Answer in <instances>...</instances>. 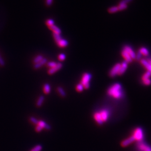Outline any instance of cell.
Wrapping results in <instances>:
<instances>
[{
    "label": "cell",
    "instance_id": "cell-9",
    "mask_svg": "<svg viewBox=\"0 0 151 151\" xmlns=\"http://www.w3.org/2000/svg\"><path fill=\"white\" fill-rule=\"evenodd\" d=\"M134 141H135V140L134 138L133 137V136L132 135L131 136L129 137L124 139V140H123L122 141L121 144V146L122 147H125L128 146L129 145H130L131 144L133 143Z\"/></svg>",
    "mask_w": 151,
    "mask_h": 151
},
{
    "label": "cell",
    "instance_id": "cell-12",
    "mask_svg": "<svg viewBox=\"0 0 151 151\" xmlns=\"http://www.w3.org/2000/svg\"><path fill=\"white\" fill-rule=\"evenodd\" d=\"M123 49H124L131 56V57L133 59H134L136 57V54H135L134 51L132 49L131 47L128 45H126L124 47Z\"/></svg>",
    "mask_w": 151,
    "mask_h": 151
},
{
    "label": "cell",
    "instance_id": "cell-19",
    "mask_svg": "<svg viewBox=\"0 0 151 151\" xmlns=\"http://www.w3.org/2000/svg\"><path fill=\"white\" fill-rule=\"evenodd\" d=\"M138 52L142 55L145 56H147L149 55V51L148 50V49L145 48V47H141L139 50Z\"/></svg>",
    "mask_w": 151,
    "mask_h": 151
},
{
    "label": "cell",
    "instance_id": "cell-23",
    "mask_svg": "<svg viewBox=\"0 0 151 151\" xmlns=\"http://www.w3.org/2000/svg\"><path fill=\"white\" fill-rule=\"evenodd\" d=\"M53 36L54 39L55 40L56 43L58 41H59L60 39H61L62 38L60 34L53 32Z\"/></svg>",
    "mask_w": 151,
    "mask_h": 151
},
{
    "label": "cell",
    "instance_id": "cell-16",
    "mask_svg": "<svg viewBox=\"0 0 151 151\" xmlns=\"http://www.w3.org/2000/svg\"><path fill=\"white\" fill-rule=\"evenodd\" d=\"M47 62V59L45 58H44L41 61L39 62L38 63L34 64V68L35 69H39L40 67H41L43 65H44L46 64Z\"/></svg>",
    "mask_w": 151,
    "mask_h": 151
},
{
    "label": "cell",
    "instance_id": "cell-24",
    "mask_svg": "<svg viewBox=\"0 0 151 151\" xmlns=\"http://www.w3.org/2000/svg\"><path fill=\"white\" fill-rule=\"evenodd\" d=\"M43 58L44 57L42 55H38L33 59V62L34 64H36L41 61Z\"/></svg>",
    "mask_w": 151,
    "mask_h": 151
},
{
    "label": "cell",
    "instance_id": "cell-34",
    "mask_svg": "<svg viewBox=\"0 0 151 151\" xmlns=\"http://www.w3.org/2000/svg\"><path fill=\"white\" fill-rule=\"evenodd\" d=\"M53 2V0H46V5L47 7L51 6Z\"/></svg>",
    "mask_w": 151,
    "mask_h": 151
},
{
    "label": "cell",
    "instance_id": "cell-5",
    "mask_svg": "<svg viewBox=\"0 0 151 151\" xmlns=\"http://www.w3.org/2000/svg\"><path fill=\"white\" fill-rule=\"evenodd\" d=\"M121 63H117L111 68L110 72V75L111 77H114L116 75H118L120 70Z\"/></svg>",
    "mask_w": 151,
    "mask_h": 151
},
{
    "label": "cell",
    "instance_id": "cell-1",
    "mask_svg": "<svg viewBox=\"0 0 151 151\" xmlns=\"http://www.w3.org/2000/svg\"><path fill=\"white\" fill-rule=\"evenodd\" d=\"M123 93L122 86L119 83L113 84L107 90V94L116 99H121Z\"/></svg>",
    "mask_w": 151,
    "mask_h": 151
},
{
    "label": "cell",
    "instance_id": "cell-6",
    "mask_svg": "<svg viewBox=\"0 0 151 151\" xmlns=\"http://www.w3.org/2000/svg\"><path fill=\"white\" fill-rule=\"evenodd\" d=\"M121 55L124 59H125V61L127 62V63H130L132 62L133 59L131 57V56L129 55V54L124 49H123V50H122Z\"/></svg>",
    "mask_w": 151,
    "mask_h": 151
},
{
    "label": "cell",
    "instance_id": "cell-25",
    "mask_svg": "<svg viewBox=\"0 0 151 151\" xmlns=\"http://www.w3.org/2000/svg\"><path fill=\"white\" fill-rule=\"evenodd\" d=\"M45 24L48 27H49L52 25H55V22H54V21L53 19H49L46 21Z\"/></svg>",
    "mask_w": 151,
    "mask_h": 151
},
{
    "label": "cell",
    "instance_id": "cell-8",
    "mask_svg": "<svg viewBox=\"0 0 151 151\" xmlns=\"http://www.w3.org/2000/svg\"><path fill=\"white\" fill-rule=\"evenodd\" d=\"M140 63L145 69H146L147 71H148L151 73V64L148 61L147 59H141Z\"/></svg>",
    "mask_w": 151,
    "mask_h": 151
},
{
    "label": "cell",
    "instance_id": "cell-7",
    "mask_svg": "<svg viewBox=\"0 0 151 151\" xmlns=\"http://www.w3.org/2000/svg\"><path fill=\"white\" fill-rule=\"evenodd\" d=\"M99 113L100 114L101 118L103 121V122H106L107 119H109V116H110V113L109 111L105 109H103L99 111Z\"/></svg>",
    "mask_w": 151,
    "mask_h": 151
},
{
    "label": "cell",
    "instance_id": "cell-31",
    "mask_svg": "<svg viewBox=\"0 0 151 151\" xmlns=\"http://www.w3.org/2000/svg\"><path fill=\"white\" fill-rule=\"evenodd\" d=\"M30 121L31 122H32L33 124L35 125H38L39 122V121L37 119H36L35 118L33 117H31L30 118Z\"/></svg>",
    "mask_w": 151,
    "mask_h": 151
},
{
    "label": "cell",
    "instance_id": "cell-22",
    "mask_svg": "<svg viewBox=\"0 0 151 151\" xmlns=\"http://www.w3.org/2000/svg\"><path fill=\"white\" fill-rule=\"evenodd\" d=\"M44 99H45V97L41 95L40 96L39 98L38 99V100L37 101V103H36V105L38 106V107H40L42 105V104H43V102H44Z\"/></svg>",
    "mask_w": 151,
    "mask_h": 151
},
{
    "label": "cell",
    "instance_id": "cell-35",
    "mask_svg": "<svg viewBox=\"0 0 151 151\" xmlns=\"http://www.w3.org/2000/svg\"><path fill=\"white\" fill-rule=\"evenodd\" d=\"M42 129L43 128L40 126L37 125V126H36V127H35V131L37 132H40L42 130Z\"/></svg>",
    "mask_w": 151,
    "mask_h": 151
},
{
    "label": "cell",
    "instance_id": "cell-17",
    "mask_svg": "<svg viewBox=\"0 0 151 151\" xmlns=\"http://www.w3.org/2000/svg\"><path fill=\"white\" fill-rule=\"evenodd\" d=\"M38 125L40 126L42 128H45L47 130H50L51 128V126L49 124H47L45 121H43L42 120L39 121Z\"/></svg>",
    "mask_w": 151,
    "mask_h": 151
},
{
    "label": "cell",
    "instance_id": "cell-10",
    "mask_svg": "<svg viewBox=\"0 0 151 151\" xmlns=\"http://www.w3.org/2000/svg\"><path fill=\"white\" fill-rule=\"evenodd\" d=\"M137 147L138 149L141 151H151V148L143 142H139Z\"/></svg>",
    "mask_w": 151,
    "mask_h": 151
},
{
    "label": "cell",
    "instance_id": "cell-32",
    "mask_svg": "<svg viewBox=\"0 0 151 151\" xmlns=\"http://www.w3.org/2000/svg\"><path fill=\"white\" fill-rule=\"evenodd\" d=\"M66 58V56L64 54H60L58 56V59L60 61H63Z\"/></svg>",
    "mask_w": 151,
    "mask_h": 151
},
{
    "label": "cell",
    "instance_id": "cell-13",
    "mask_svg": "<svg viewBox=\"0 0 151 151\" xmlns=\"http://www.w3.org/2000/svg\"><path fill=\"white\" fill-rule=\"evenodd\" d=\"M127 63L126 61H123L122 63H121V66H120V70L119 72L118 75L121 76L123 75L126 71L127 68Z\"/></svg>",
    "mask_w": 151,
    "mask_h": 151
},
{
    "label": "cell",
    "instance_id": "cell-4",
    "mask_svg": "<svg viewBox=\"0 0 151 151\" xmlns=\"http://www.w3.org/2000/svg\"><path fill=\"white\" fill-rule=\"evenodd\" d=\"M91 78H92V75L90 73H85L82 75L80 83L82 84L83 86L86 84H90L89 82L91 79Z\"/></svg>",
    "mask_w": 151,
    "mask_h": 151
},
{
    "label": "cell",
    "instance_id": "cell-29",
    "mask_svg": "<svg viewBox=\"0 0 151 151\" xmlns=\"http://www.w3.org/2000/svg\"><path fill=\"white\" fill-rule=\"evenodd\" d=\"M56 64H57V63L56 62L50 61V62H48L47 63V66L48 67H49L50 68H53V67H54L55 66H56Z\"/></svg>",
    "mask_w": 151,
    "mask_h": 151
},
{
    "label": "cell",
    "instance_id": "cell-11",
    "mask_svg": "<svg viewBox=\"0 0 151 151\" xmlns=\"http://www.w3.org/2000/svg\"><path fill=\"white\" fill-rule=\"evenodd\" d=\"M62 67V64L61 63H57L56 66L54 67L49 68L48 70V73L50 75H52L56 72L57 71L60 70Z\"/></svg>",
    "mask_w": 151,
    "mask_h": 151
},
{
    "label": "cell",
    "instance_id": "cell-14",
    "mask_svg": "<svg viewBox=\"0 0 151 151\" xmlns=\"http://www.w3.org/2000/svg\"><path fill=\"white\" fill-rule=\"evenodd\" d=\"M57 46L60 48H64L66 47L68 45V41L67 40L62 38L57 42H56Z\"/></svg>",
    "mask_w": 151,
    "mask_h": 151
},
{
    "label": "cell",
    "instance_id": "cell-2",
    "mask_svg": "<svg viewBox=\"0 0 151 151\" xmlns=\"http://www.w3.org/2000/svg\"><path fill=\"white\" fill-rule=\"evenodd\" d=\"M133 137L135 141L141 142L144 138V134L142 129L141 127H136L133 132Z\"/></svg>",
    "mask_w": 151,
    "mask_h": 151
},
{
    "label": "cell",
    "instance_id": "cell-3",
    "mask_svg": "<svg viewBox=\"0 0 151 151\" xmlns=\"http://www.w3.org/2000/svg\"><path fill=\"white\" fill-rule=\"evenodd\" d=\"M151 73L148 71H146L144 73L141 77V80L142 83L145 85H150L151 84Z\"/></svg>",
    "mask_w": 151,
    "mask_h": 151
},
{
    "label": "cell",
    "instance_id": "cell-33",
    "mask_svg": "<svg viewBox=\"0 0 151 151\" xmlns=\"http://www.w3.org/2000/svg\"><path fill=\"white\" fill-rule=\"evenodd\" d=\"M133 1V0H122L121 1V2L118 5H127V3L131 2Z\"/></svg>",
    "mask_w": 151,
    "mask_h": 151
},
{
    "label": "cell",
    "instance_id": "cell-21",
    "mask_svg": "<svg viewBox=\"0 0 151 151\" xmlns=\"http://www.w3.org/2000/svg\"><path fill=\"white\" fill-rule=\"evenodd\" d=\"M107 11L110 13H114L117 12L119 11L118 7V6L111 7L108 8Z\"/></svg>",
    "mask_w": 151,
    "mask_h": 151
},
{
    "label": "cell",
    "instance_id": "cell-30",
    "mask_svg": "<svg viewBox=\"0 0 151 151\" xmlns=\"http://www.w3.org/2000/svg\"><path fill=\"white\" fill-rule=\"evenodd\" d=\"M118 9L119 11H122L125 9H126L127 8V5H118Z\"/></svg>",
    "mask_w": 151,
    "mask_h": 151
},
{
    "label": "cell",
    "instance_id": "cell-36",
    "mask_svg": "<svg viewBox=\"0 0 151 151\" xmlns=\"http://www.w3.org/2000/svg\"><path fill=\"white\" fill-rule=\"evenodd\" d=\"M4 64H5V62H4L3 59L2 58V57H1V55H0V65H2V66H3V65H4Z\"/></svg>",
    "mask_w": 151,
    "mask_h": 151
},
{
    "label": "cell",
    "instance_id": "cell-27",
    "mask_svg": "<svg viewBox=\"0 0 151 151\" xmlns=\"http://www.w3.org/2000/svg\"><path fill=\"white\" fill-rule=\"evenodd\" d=\"M42 149V146L41 145H37L34 147L30 151H41Z\"/></svg>",
    "mask_w": 151,
    "mask_h": 151
},
{
    "label": "cell",
    "instance_id": "cell-18",
    "mask_svg": "<svg viewBox=\"0 0 151 151\" xmlns=\"http://www.w3.org/2000/svg\"><path fill=\"white\" fill-rule=\"evenodd\" d=\"M48 28L51 30L54 33H58V34H61V30L58 27H57L56 26L54 25H52L49 27H48Z\"/></svg>",
    "mask_w": 151,
    "mask_h": 151
},
{
    "label": "cell",
    "instance_id": "cell-20",
    "mask_svg": "<svg viewBox=\"0 0 151 151\" xmlns=\"http://www.w3.org/2000/svg\"><path fill=\"white\" fill-rule=\"evenodd\" d=\"M43 90L45 94H49L51 91V86L49 83H46L43 86Z\"/></svg>",
    "mask_w": 151,
    "mask_h": 151
},
{
    "label": "cell",
    "instance_id": "cell-26",
    "mask_svg": "<svg viewBox=\"0 0 151 151\" xmlns=\"http://www.w3.org/2000/svg\"><path fill=\"white\" fill-rule=\"evenodd\" d=\"M57 91L61 96L62 97L66 96V92L61 87H58L57 88Z\"/></svg>",
    "mask_w": 151,
    "mask_h": 151
},
{
    "label": "cell",
    "instance_id": "cell-28",
    "mask_svg": "<svg viewBox=\"0 0 151 151\" xmlns=\"http://www.w3.org/2000/svg\"><path fill=\"white\" fill-rule=\"evenodd\" d=\"M84 86L81 84L80 83H79L77 86H76V89L78 91V92H81L84 89Z\"/></svg>",
    "mask_w": 151,
    "mask_h": 151
},
{
    "label": "cell",
    "instance_id": "cell-15",
    "mask_svg": "<svg viewBox=\"0 0 151 151\" xmlns=\"http://www.w3.org/2000/svg\"><path fill=\"white\" fill-rule=\"evenodd\" d=\"M94 118L95 120L96 121V122L100 125H102L103 124V122L101 118L100 114L99 112H96L94 114Z\"/></svg>",
    "mask_w": 151,
    "mask_h": 151
}]
</instances>
